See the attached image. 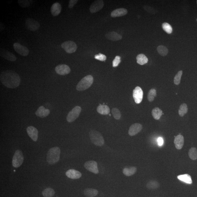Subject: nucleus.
Listing matches in <instances>:
<instances>
[{
  "label": "nucleus",
  "mask_w": 197,
  "mask_h": 197,
  "mask_svg": "<svg viewBox=\"0 0 197 197\" xmlns=\"http://www.w3.org/2000/svg\"><path fill=\"white\" fill-rule=\"evenodd\" d=\"M0 80L2 84L7 88H15L19 86L21 78L17 73L12 70H7L1 72Z\"/></svg>",
  "instance_id": "1"
},
{
  "label": "nucleus",
  "mask_w": 197,
  "mask_h": 197,
  "mask_svg": "<svg viewBox=\"0 0 197 197\" xmlns=\"http://www.w3.org/2000/svg\"><path fill=\"white\" fill-rule=\"evenodd\" d=\"M60 149L58 147H53L50 149L48 152L46 161L51 165L56 163L60 159Z\"/></svg>",
  "instance_id": "2"
},
{
  "label": "nucleus",
  "mask_w": 197,
  "mask_h": 197,
  "mask_svg": "<svg viewBox=\"0 0 197 197\" xmlns=\"http://www.w3.org/2000/svg\"><path fill=\"white\" fill-rule=\"evenodd\" d=\"M94 79L92 76L88 75L83 77L77 85L76 88L77 91H83L87 89L92 85Z\"/></svg>",
  "instance_id": "3"
},
{
  "label": "nucleus",
  "mask_w": 197,
  "mask_h": 197,
  "mask_svg": "<svg viewBox=\"0 0 197 197\" xmlns=\"http://www.w3.org/2000/svg\"><path fill=\"white\" fill-rule=\"evenodd\" d=\"M91 141L97 146H102L105 144L103 136L99 132L96 130H91L89 133Z\"/></svg>",
  "instance_id": "4"
},
{
  "label": "nucleus",
  "mask_w": 197,
  "mask_h": 197,
  "mask_svg": "<svg viewBox=\"0 0 197 197\" xmlns=\"http://www.w3.org/2000/svg\"><path fill=\"white\" fill-rule=\"evenodd\" d=\"M24 161V157L21 150H18L15 151L12 161V165L14 167L21 166Z\"/></svg>",
  "instance_id": "5"
},
{
  "label": "nucleus",
  "mask_w": 197,
  "mask_h": 197,
  "mask_svg": "<svg viewBox=\"0 0 197 197\" xmlns=\"http://www.w3.org/2000/svg\"><path fill=\"white\" fill-rule=\"evenodd\" d=\"M81 110V108L80 106H76L74 107L68 114L66 117L67 121L71 123L75 121L79 116Z\"/></svg>",
  "instance_id": "6"
},
{
  "label": "nucleus",
  "mask_w": 197,
  "mask_h": 197,
  "mask_svg": "<svg viewBox=\"0 0 197 197\" xmlns=\"http://www.w3.org/2000/svg\"><path fill=\"white\" fill-rule=\"evenodd\" d=\"M61 47L69 53L75 52L77 50V47L76 43L71 41L64 42L61 44Z\"/></svg>",
  "instance_id": "7"
},
{
  "label": "nucleus",
  "mask_w": 197,
  "mask_h": 197,
  "mask_svg": "<svg viewBox=\"0 0 197 197\" xmlns=\"http://www.w3.org/2000/svg\"><path fill=\"white\" fill-rule=\"evenodd\" d=\"M26 29L32 31L38 30L40 27V24L38 21L33 19L28 18L25 22Z\"/></svg>",
  "instance_id": "8"
},
{
  "label": "nucleus",
  "mask_w": 197,
  "mask_h": 197,
  "mask_svg": "<svg viewBox=\"0 0 197 197\" xmlns=\"http://www.w3.org/2000/svg\"><path fill=\"white\" fill-rule=\"evenodd\" d=\"M84 167L87 170L93 173L97 174L99 172L97 163L94 161H89L85 163Z\"/></svg>",
  "instance_id": "9"
},
{
  "label": "nucleus",
  "mask_w": 197,
  "mask_h": 197,
  "mask_svg": "<svg viewBox=\"0 0 197 197\" xmlns=\"http://www.w3.org/2000/svg\"><path fill=\"white\" fill-rule=\"evenodd\" d=\"M133 97L136 103L139 104L141 102L143 97V92L140 87H136L133 90Z\"/></svg>",
  "instance_id": "10"
},
{
  "label": "nucleus",
  "mask_w": 197,
  "mask_h": 197,
  "mask_svg": "<svg viewBox=\"0 0 197 197\" xmlns=\"http://www.w3.org/2000/svg\"><path fill=\"white\" fill-rule=\"evenodd\" d=\"M13 47L15 51L20 55L26 56L29 55V49L26 46H23L18 43H15L13 44Z\"/></svg>",
  "instance_id": "11"
},
{
  "label": "nucleus",
  "mask_w": 197,
  "mask_h": 197,
  "mask_svg": "<svg viewBox=\"0 0 197 197\" xmlns=\"http://www.w3.org/2000/svg\"><path fill=\"white\" fill-rule=\"evenodd\" d=\"M56 72L60 75H65L69 74L71 69L69 66L66 64H60L56 66L55 68Z\"/></svg>",
  "instance_id": "12"
},
{
  "label": "nucleus",
  "mask_w": 197,
  "mask_h": 197,
  "mask_svg": "<svg viewBox=\"0 0 197 197\" xmlns=\"http://www.w3.org/2000/svg\"><path fill=\"white\" fill-rule=\"evenodd\" d=\"M104 6V4L103 1L97 0V1H95L90 7V11L91 13H95L101 10L103 8Z\"/></svg>",
  "instance_id": "13"
},
{
  "label": "nucleus",
  "mask_w": 197,
  "mask_h": 197,
  "mask_svg": "<svg viewBox=\"0 0 197 197\" xmlns=\"http://www.w3.org/2000/svg\"><path fill=\"white\" fill-rule=\"evenodd\" d=\"M0 55L5 59L11 61H15L17 59L14 54L5 49H1Z\"/></svg>",
  "instance_id": "14"
},
{
  "label": "nucleus",
  "mask_w": 197,
  "mask_h": 197,
  "mask_svg": "<svg viewBox=\"0 0 197 197\" xmlns=\"http://www.w3.org/2000/svg\"><path fill=\"white\" fill-rule=\"evenodd\" d=\"M142 128V126L141 124L136 123L133 124L130 127L128 133L130 136H135L141 131Z\"/></svg>",
  "instance_id": "15"
},
{
  "label": "nucleus",
  "mask_w": 197,
  "mask_h": 197,
  "mask_svg": "<svg viewBox=\"0 0 197 197\" xmlns=\"http://www.w3.org/2000/svg\"><path fill=\"white\" fill-rule=\"evenodd\" d=\"M27 132L31 139L36 142L38 138V131L36 128L32 126H29L27 128Z\"/></svg>",
  "instance_id": "16"
},
{
  "label": "nucleus",
  "mask_w": 197,
  "mask_h": 197,
  "mask_svg": "<svg viewBox=\"0 0 197 197\" xmlns=\"http://www.w3.org/2000/svg\"><path fill=\"white\" fill-rule=\"evenodd\" d=\"M66 175L68 178L72 179H79L82 176V173L77 170L71 169L66 172Z\"/></svg>",
  "instance_id": "17"
},
{
  "label": "nucleus",
  "mask_w": 197,
  "mask_h": 197,
  "mask_svg": "<svg viewBox=\"0 0 197 197\" xmlns=\"http://www.w3.org/2000/svg\"><path fill=\"white\" fill-rule=\"evenodd\" d=\"M50 113V111L48 109L45 108L43 106H41L37 109L35 112V115L37 117L44 118L48 116Z\"/></svg>",
  "instance_id": "18"
},
{
  "label": "nucleus",
  "mask_w": 197,
  "mask_h": 197,
  "mask_svg": "<svg viewBox=\"0 0 197 197\" xmlns=\"http://www.w3.org/2000/svg\"><path fill=\"white\" fill-rule=\"evenodd\" d=\"M175 147L178 150H180L182 148L184 144V136L180 134L175 137L174 141Z\"/></svg>",
  "instance_id": "19"
},
{
  "label": "nucleus",
  "mask_w": 197,
  "mask_h": 197,
  "mask_svg": "<svg viewBox=\"0 0 197 197\" xmlns=\"http://www.w3.org/2000/svg\"><path fill=\"white\" fill-rule=\"evenodd\" d=\"M105 37L108 39L113 41H118L122 38L121 35L115 32H108L105 35Z\"/></svg>",
  "instance_id": "20"
},
{
  "label": "nucleus",
  "mask_w": 197,
  "mask_h": 197,
  "mask_svg": "<svg viewBox=\"0 0 197 197\" xmlns=\"http://www.w3.org/2000/svg\"><path fill=\"white\" fill-rule=\"evenodd\" d=\"M128 13V10L124 8L116 9L112 12L111 15L112 17L115 18L124 16Z\"/></svg>",
  "instance_id": "21"
},
{
  "label": "nucleus",
  "mask_w": 197,
  "mask_h": 197,
  "mask_svg": "<svg viewBox=\"0 0 197 197\" xmlns=\"http://www.w3.org/2000/svg\"><path fill=\"white\" fill-rule=\"evenodd\" d=\"M61 6L59 3L56 2L51 7V12L53 16H57L59 14L61 10Z\"/></svg>",
  "instance_id": "22"
},
{
  "label": "nucleus",
  "mask_w": 197,
  "mask_h": 197,
  "mask_svg": "<svg viewBox=\"0 0 197 197\" xmlns=\"http://www.w3.org/2000/svg\"><path fill=\"white\" fill-rule=\"evenodd\" d=\"M98 193V191L92 188H87L84 191V194L87 197H94L97 196Z\"/></svg>",
  "instance_id": "23"
},
{
  "label": "nucleus",
  "mask_w": 197,
  "mask_h": 197,
  "mask_svg": "<svg viewBox=\"0 0 197 197\" xmlns=\"http://www.w3.org/2000/svg\"><path fill=\"white\" fill-rule=\"evenodd\" d=\"M97 111L101 114L107 115L109 114L110 109L108 105H100L97 108Z\"/></svg>",
  "instance_id": "24"
},
{
  "label": "nucleus",
  "mask_w": 197,
  "mask_h": 197,
  "mask_svg": "<svg viewBox=\"0 0 197 197\" xmlns=\"http://www.w3.org/2000/svg\"><path fill=\"white\" fill-rule=\"evenodd\" d=\"M178 179L186 183L191 184L192 183L191 176L188 174L180 175L178 176Z\"/></svg>",
  "instance_id": "25"
},
{
  "label": "nucleus",
  "mask_w": 197,
  "mask_h": 197,
  "mask_svg": "<svg viewBox=\"0 0 197 197\" xmlns=\"http://www.w3.org/2000/svg\"><path fill=\"white\" fill-rule=\"evenodd\" d=\"M152 114L155 119L159 120L160 118L163 113L162 111L159 108H155L152 110Z\"/></svg>",
  "instance_id": "26"
},
{
  "label": "nucleus",
  "mask_w": 197,
  "mask_h": 197,
  "mask_svg": "<svg viewBox=\"0 0 197 197\" xmlns=\"http://www.w3.org/2000/svg\"><path fill=\"white\" fill-rule=\"evenodd\" d=\"M136 61L139 64L144 65L148 63V58L143 54H140L138 55L136 57Z\"/></svg>",
  "instance_id": "27"
},
{
  "label": "nucleus",
  "mask_w": 197,
  "mask_h": 197,
  "mask_svg": "<svg viewBox=\"0 0 197 197\" xmlns=\"http://www.w3.org/2000/svg\"><path fill=\"white\" fill-rule=\"evenodd\" d=\"M137 170L136 167H131L129 168H125L123 170V173L124 175L127 176H132L136 173Z\"/></svg>",
  "instance_id": "28"
},
{
  "label": "nucleus",
  "mask_w": 197,
  "mask_h": 197,
  "mask_svg": "<svg viewBox=\"0 0 197 197\" xmlns=\"http://www.w3.org/2000/svg\"><path fill=\"white\" fill-rule=\"evenodd\" d=\"M42 194L45 197H52L55 195V191L53 189L48 188L43 191Z\"/></svg>",
  "instance_id": "29"
},
{
  "label": "nucleus",
  "mask_w": 197,
  "mask_h": 197,
  "mask_svg": "<svg viewBox=\"0 0 197 197\" xmlns=\"http://www.w3.org/2000/svg\"><path fill=\"white\" fill-rule=\"evenodd\" d=\"M188 108L185 103H183L180 105L179 110V114L180 117H182L188 112Z\"/></svg>",
  "instance_id": "30"
},
{
  "label": "nucleus",
  "mask_w": 197,
  "mask_h": 197,
  "mask_svg": "<svg viewBox=\"0 0 197 197\" xmlns=\"http://www.w3.org/2000/svg\"><path fill=\"white\" fill-rule=\"evenodd\" d=\"M146 187L150 190H155L159 188V183L156 181H150L147 183Z\"/></svg>",
  "instance_id": "31"
},
{
  "label": "nucleus",
  "mask_w": 197,
  "mask_h": 197,
  "mask_svg": "<svg viewBox=\"0 0 197 197\" xmlns=\"http://www.w3.org/2000/svg\"><path fill=\"white\" fill-rule=\"evenodd\" d=\"M157 50L159 55L162 56H165L168 53V50L167 47L163 45H159L157 48Z\"/></svg>",
  "instance_id": "32"
},
{
  "label": "nucleus",
  "mask_w": 197,
  "mask_h": 197,
  "mask_svg": "<svg viewBox=\"0 0 197 197\" xmlns=\"http://www.w3.org/2000/svg\"><path fill=\"white\" fill-rule=\"evenodd\" d=\"M189 157L192 160H195L197 159V150L196 148H192L189 150Z\"/></svg>",
  "instance_id": "33"
},
{
  "label": "nucleus",
  "mask_w": 197,
  "mask_h": 197,
  "mask_svg": "<svg viewBox=\"0 0 197 197\" xmlns=\"http://www.w3.org/2000/svg\"><path fill=\"white\" fill-rule=\"evenodd\" d=\"M157 92L156 90L154 89H151L149 91L148 94V99L149 101L152 102L156 97Z\"/></svg>",
  "instance_id": "34"
},
{
  "label": "nucleus",
  "mask_w": 197,
  "mask_h": 197,
  "mask_svg": "<svg viewBox=\"0 0 197 197\" xmlns=\"http://www.w3.org/2000/svg\"><path fill=\"white\" fill-rule=\"evenodd\" d=\"M32 1L29 0H19L18 2L20 6L22 8H26L29 7L33 2Z\"/></svg>",
  "instance_id": "35"
},
{
  "label": "nucleus",
  "mask_w": 197,
  "mask_h": 197,
  "mask_svg": "<svg viewBox=\"0 0 197 197\" xmlns=\"http://www.w3.org/2000/svg\"><path fill=\"white\" fill-rule=\"evenodd\" d=\"M163 29L167 34H170L172 32L173 29L172 26L170 24L167 22L164 23L162 24Z\"/></svg>",
  "instance_id": "36"
},
{
  "label": "nucleus",
  "mask_w": 197,
  "mask_h": 197,
  "mask_svg": "<svg viewBox=\"0 0 197 197\" xmlns=\"http://www.w3.org/2000/svg\"><path fill=\"white\" fill-rule=\"evenodd\" d=\"M183 74V71H180L178 72L174 79V83L175 84L179 85L180 83L181 76Z\"/></svg>",
  "instance_id": "37"
},
{
  "label": "nucleus",
  "mask_w": 197,
  "mask_h": 197,
  "mask_svg": "<svg viewBox=\"0 0 197 197\" xmlns=\"http://www.w3.org/2000/svg\"><path fill=\"white\" fill-rule=\"evenodd\" d=\"M112 113L115 119L117 120H119L121 118V114L120 111L117 108H113L112 110Z\"/></svg>",
  "instance_id": "38"
},
{
  "label": "nucleus",
  "mask_w": 197,
  "mask_h": 197,
  "mask_svg": "<svg viewBox=\"0 0 197 197\" xmlns=\"http://www.w3.org/2000/svg\"><path fill=\"white\" fill-rule=\"evenodd\" d=\"M121 62V58L119 56H117L113 61V67H116L118 66Z\"/></svg>",
  "instance_id": "39"
},
{
  "label": "nucleus",
  "mask_w": 197,
  "mask_h": 197,
  "mask_svg": "<svg viewBox=\"0 0 197 197\" xmlns=\"http://www.w3.org/2000/svg\"><path fill=\"white\" fill-rule=\"evenodd\" d=\"M95 58L99 61H103L106 60L107 58L106 56L103 54L99 53L95 56Z\"/></svg>",
  "instance_id": "40"
},
{
  "label": "nucleus",
  "mask_w": 197,
  "mask_h": 197,
  "mask_svg": "<svg viewBox=\"0 0 197 197\" xmlns=\"http://www.w3.org/2000/svg\"><path fill=\"white\" fill-rule=\"evenodd\" d=\"M143 8L144 10L150 13L154 14H156V12H157V11L156 10H155L154 8L149 7V6H144Z\"/></svg>",
  "instance_id": "41"
},
{
  "label": "nucleus",
  "mask_w": 197,
  "mask_h": 197,
  "mask_svg": "<svg viewBox=\"0 0 197 197\" xmlns=\"http://www.w3.org/2000/svg\"><path fill=\"white\" fill-rule=\"evenodd\" d=\"M78 1L77 0H71V1H69L68 7L70 9L72 8L78 2Z\"/></svg>",
  "instance_id": "42"
},
{
  "label": "nucleus",
  "mask_w": 197,
  "mask_h": 197,
  "mask_svg": "<svg viewBox=\"0 0 197 197\" xmlns=\"http://www.w3.org/2000/svg\"><path fill=\"white\" fill-rule=\"evenodd\" d=\"M158 145L159 146H161L164 144V140L162 138L159 137L157 139Z\"/></svg>",
  "instance_id": "43"
},
{
  "label": "nucleus",
  "mask_w": 197,
  "mask_h": 197,
  "mask_svg": "<svg viewBox=\"0 0 197 197\" xmlns=\"http://www.w3.org/2000/svg\"><path fill=\"white\" fill-rule=\"evenodd\" d=\"M4 28V26L2 23H1V31H2Z\"/></svg>",
  "instance_id": "44"
},
{
  "label": "nucleus",
  "mask_w": 197,
  "mask_h": 197,
  "mask_svg": "<svg viewBox=\"0 0 197 197\" xmlns=\"http://www.w3.org/2000/svg\"></svg>",
  "instance_id": "45"
},
{
  "label": "nucleus",
  "mask_w": 197,
  "mask_h": 197,
  "mask_svg": "<svg viewBox=\"0 0 197 197\" xmlns=\"http://www.w3.org/2000/svg\"></svg>",
  "instance_id": "46"
}]
</instances>
